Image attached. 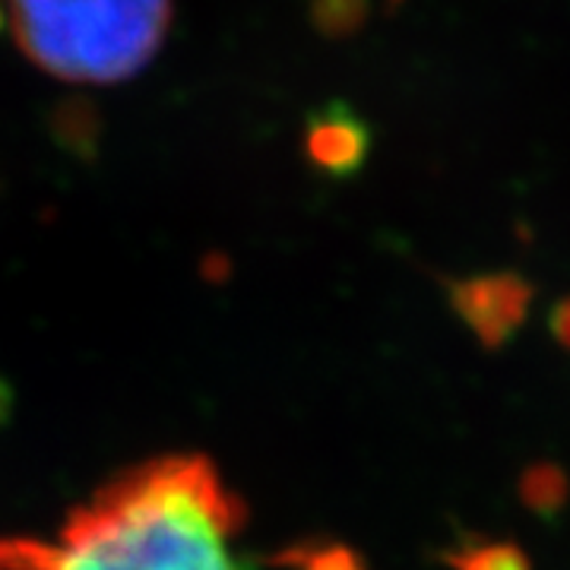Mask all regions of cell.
<instances>
[{
  "instance_id": "obj_4",
  "label": "cell",
  "mask_w": 570,
  "mask_h": 570,
  "mask_svg": "<svg viewBox=\"0 0 570 570\" xmlns=\"http://www.w3.org/2000/svg\"><path fill=\"white\" fill-rule=\"evenodd\" d=\"M374 146L371 124L343 99L307 111L305 118V159L324 178H355L367 165Z\"/></svg>"
},
{
  "instance_id": "obj_5",
  "label": "cell",
  "mask_w": 570,
  "mask_h": 570,
  "mask_svg": "<svg viewBox=\"0 0 570 570\" xmlns=\"http://www.w3.org/2000/svg\"><path fill=\"white\" fill-rule=\"evenodd\" d=\"M45 134L67 159L80 165H96L102 156L105 118L96 99L70 92L45 108Z\"/></svg>"
},
{
  "instance_id": "obj_6",
  "label": "cell",
  "mask_w": 570,
  "mask_h": 570,
  "mask_svg": "<svg viewBox=\"0 0 570 570\" xmlns=\"http://www.w3.org/2000/svg\"><path fill=\"white\" fill-rule=\"evenodd\" d=\"M441 561L450 570H532L530 554L520 542L479 532L460 535L450 549L441 551Z\"/></svg>"
},
{
  "instance_id": "obj_1",
  "label": "cell",
  "mask_w": 570,
  "mask_h": 570,
  "mask_svg": "<svg viewBox=\"0 0 570 570\" xmlns=\"http://www.w3.org/2000/svg\"><path fill=\"white\" fill-rule=\"evenodd\" d=\"M242 523L206 456H159L102 485L55 542L3 539L0 570H238L225 539Z\"/></svg>"
},
{
  "instance_id": "obj_12",
  "label": "cell",
  "mask_w": 570,
  "mask_h": 570,
  "mask_svg": "<svg viewBox=\"0 0 570 570\" xmlns=\"http://www.w3.org/2000/svg\"><path fill=\"white\" fill-rule=\"evenodd\" d=\"M3 26H7V13H3V7H0V32H3Z\"/></svg>"
},
{
  "instance_id": "obj_3",
  "label": "cell",
  "mask_w": 570,
  "mask_h": 570,
  "mask_svg": "<svg viewBox=\"0 0 570 570\" xmlns=\"http://www.w3.org/2000/svg\"><path fill=\"white\" fill-rule=\"evenodd\" d=\"M444 292L450 311L463 321L485 352L508 346L513 333L527 324L535 302V285L513 269L450 279Z\"/></svg>"
},
{
  "instance_id": "obj_9",
  "label": "cell",
  "mask_w": 570,
  "mask_h": 570,
  "mask_svg": "<svg viewBox=\"0 0 570 570\" xmlns=\"http://www.w3.org/2000/svg\"><path fill=\"white\" fill-rule=\"evenodd\" d=\"M273 564L295 570H367L365 558L343 542H307L273 554Z\"/></svg>"
},
{
  "instance_id": "obj_7",
  "label": "cell",
  "mask_w": 570,
  "mask_h": 570,
  "mask_svg": "<svg viewBox=\"0 0 570 570\" xmlns=\"http://www.w3.org/2000/svg\"><path fill=\"white\" fill-rule=\"evenodd\" d=\"M520 501L527 504L530 513H535L539 520H554L558 513L568 510L570 501V479L564 469L558 463H532L523 469L520 475Z\"/></svg>"
},
{
  "instance_id": "obj_11",
  "label": "cell",
  "mask_w": 570,
  "mask_h": 570,
  "mask_svg": "<svg viewBox=\"0 0 570 570\" xmlns=\"http://www.w3.org/2000/svg\"><path fill=\"white\" fill-rule=\"evenodd\" d=\"M13 406H17V390H13V384L0 374V431L10 425Z\"/></svg>"
},
{
  "instance_id": "obj_10",
  "label": "cell",
  "mask_w": 570,
  "mask_h": 570,
  "mask_svg": "<svg viewBox=\"0 0 570 570\" xmlns=\"http://www.w3.org/2000/svg\"><path fill=\"white\" fill-rule=\"evenodd\" d=\"M549 326H551V336H554V343L564 348V352H570V295L568 298H561L558 305L551 307Z\"/></svg>"
},
{
  "instance_id": "obj_8",
  "label": "cell",
  "mask_w": 570,
  "mask_h": 570,
  "mask_svg": "<svg viewBox=\"0 0 570 570\" xmlns=\"http://www.w3.org/2000/svg\"><path fill=\"white\" fill-rule=\"evenodd\" d=\"M307 17L317 36L330 41L352 39L367 26L371 0H311Z\"/></svg>"
},
{
  "instance_id": "obj_2",
  "label": "cell",
  "mask_w": 570,
  "mask_h": 570,
  "mask_svg": "<svg viewBox=\"0 0 570 570\" xmlns=\"http://www.w3.org/2000/svg\"><path fill=\"white\" fill-rule=\"evenodd\" d=\"M171 0H10L22 55L70 82H121L163 48Z\"/></svg>"
}]
</instances>
